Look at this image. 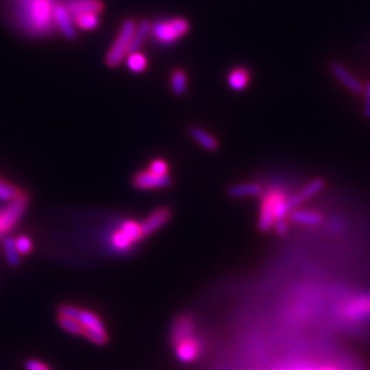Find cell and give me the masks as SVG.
Here are the masks:
<instances>
[{
	"label": "cell",
	"instance_id": "cell-20",
	"mask_svg": "<svg viewBox=\"0 0 370 370\" xmlns=\"http://www.w3.org/2000/svg\"><path fill=\"white\" fill-rule=\"evenodd\" d=\"M133 243L124 235V232L118 228L117 230H114L111 233V237H110V247L111 250H114L118 254H125V252H129L132 248H133Z\"/></svg>",
	"mask_w": 370,
	"mask_h": 370
},
{
	"label": "cell",
	"instance_id": "cell-28",
	"mask_svg": "<svg viewBox=\"0 0 370 370\" xmlns=\"http://www.w3.org/2000/svg\"><path fill=\"white\" fill-rule=\"evenodd\" d=\"M19 195H21V192L17 186L0 179V200L1 202H11L15 197H18Z\"/></svg>",
	"mask_w": 370,
	"mask_h": 370
},
{
	"label": "cell",
	"instance_id": "cell-30",
	"mask_svg": "<svg viewBox=\"0 0 370 370\" xmlns=\"http://www.w3.org/2000/svg\"><path fill=\"white\" fill-rule=\"evenodd\" d=\"M150 172L155 173V175H160V176H166L168 172H169V166L166 164V161L164 160H154L151 164H150Z\"/></svg>",
	"mask_w": 370,
	"mask_h": 370
},
{
	"label": "cell",
	"instance_id": "cell-22",
	"mask_svg": "<svg viewBox=\"0 0 370 370\" xmlns=\"http://www.w3.org/2000/svg\"><path fill=\"white\" fill-rule=\"evenodd\" d=\"M56 323L62 331L73 336H84V327L76 318L56 316Z\"/></svg>",
	"mask_w": 370,
	"mask_h": 370
},
{
	"label": "cell",
	"instance_id": "cell-11",
	"mask_svg": "<svg viewBox=\"0 0 370 370\" xmlns=\"http://www.w3.org/2000/svg\"><path fill=\"white\" fill-rule=\"evenodd\" d=\"M196 335V325L191 316L184 314L176 318L175 325L172 328V345H176L184 339L192 338Z\"/></svg>",
	"mask_w": 370,
	"mask_h": 370
},
{
	"label": "cell",
	"instance_id": "cell-32",
	"mask_svg": "<svg viewBox=\"0 0 370 370\" xmlns=\"http://www.w3.org/2000/svg\"><path fill=\"white\" fill-rule=\"evenodd\" d=\"M364 117L370 121V81L364 84Z\"/></svg>",
	"mask_w": 370,
	"mask_h": 370
},
{
	"label": "cell",
	"instance_id": "cell-16",
	"mask_svg": "<svg viewBox=\"0 0 370 370\" xmlns=\"http://www.w3.org/2000/svg\"><path fill=\"white\" fill-rule=\"evenodd\" d=\"M151 22L147 19H143L139 25H136L132 44H131V52L140 51L142 45L146 43V40L151 36Z\"/></svg>",
	"mask_w": 370,
	"mask_h": 370
},
{
	"label": "cell",
	"instance_id": "cell-29",
	"mask_svg": "<svg viewBox=\"0 0 370 370\" xmlns=\"http://www.w3.org/2000/svg\"><path fill=\"white\" fill-rule=\"evenodd\" d=\"M14 244H15V248H17V251H18V254L21 257L30 254L32 250H33V241L28 236H18V237H15L14 239Z\"/></svg>",
	"mask_w": 370,
	"mask_h": 370
},
{
	"label": "cell",
	"instance_id": "cell-18",
	"mask_svg": "<svg viewBox=\"0 0 370 370\" xmlns=\"http://www.w3.org/2000/svg\"><path fill=\"white\" fill-rule=\"evenodd\" d=\"M291 221L301 225L314 226L323 222V215L313 210H295L291 214Z\"/></svg>",
	"mask_w": 370,
	"mask_h": 370
},
{
	"label": "cell",
	"instance_id": "cell-24",
	"mask_svg": "<svg viewBox=\"0 0 370 370\" xmlns=\"http://www.w3.org/2000/svg\"><path fill=\"white\" fill-rule=\"evenodd\" d=\"M125 59H127V66L135 73H142V72H144L147 69V65H149L147 58L140 51L129 52Z\"/></svg>",
	"mask_w": 370,
	"mask_h": 370
},
{
	"label": "cell",
	"instance_id": "cell-8",
	"mask_svg": "<svg viewBox=\"0 0 370 370\" xmlns=\"http://www.w3.org/2000/svg\"><path fill=\"white\" fill-rule=\"evenodd\" d=\"M54 22H55V28L66 39L74 40L77 37L76 23H74V21H73V18H72V15L65 4L56 3L55 8H54Z\"/></svg>",
	"mask_w": 370,
	"mask_h": 370
},
{
	"label": "cell",
	"instance_id": "cell-13",
	"mask_svg": "<svg viewBox=\"0 0 370 370\" xmlns=\"http://www.w3.org/2000/svg\"><path fill=\"white\" fill-rule=\"evenodd\" d=\"M76 320L84 327V332H87V331H91V332H107L102 318L92 310L80 307Z\"/></svg>",
	"mask_w": 370,
	"mask_h": 370
},
{
	"label": "cell",
	"instance_id": "cell-1",
	"mask_svg": "<svg viewBox=\"0 0 370 370\" xmlns=\"http://www.w3.org/2000/svg\"><path fill=\"white\" fill-rule=\"evenodd\" d=\"M55 0H19L18 22L32 36H48L55 30Z\"/></svg>",
	"mask_w": 370,
	"mask_h": 370
},
{
	"label": "cell",
	"instance_id": "cell-5",
	"mask_svg": "<svg viewBox=\"0 0 370 370\" xmlns=\"http://www.w3.org/2000/svg\"><path fill=\"white\" fill-rule=\"evenodd\" d=\"M175 354L177 360L183 364H192L197 361L203 353V343L202 340L195 335L192 338L184 339L176 345H173Z\"/></svg>",
	"mask_w": 370,
	"mask_h": 370
},
{
	"label": "cell",
	"instance_id": "cell-34",
	"mask_svg": "<svg viewBox=\"0 0 370 370\" xmlns=\"http://www.w3.org/2000/svg\"><path fill=\"white\" fill-rule=\"evenodd\" d=\"M4 237H3V235H1V229H0V240H3Z\"/></svg>",
	"mask_w": 370,
	"mask_h": 370
},
{
	"label": "cell",
	"instance_id": "cell-21",
	"mask_svg": "<svg viewBox=\"0 0 370 370\" xmlns=\"http://www.w3.org/2000/svg\"><path fill=\"white\" fill-rule=\"evenodd\" d=\"M120 229L124 232V235L133 243H139L144 236L143 233V229H142V224H139L138 221H133V219H127L121 224Z\"/></svg>",
	"mask_w": 370,
	"mask_h": 370
},
{
	"label": "cell",
	"instance_id": "cell-19",
	"mask_svg": "<svg viewBox=\"0 0 370 370\" xmlns=\"http://www.w3.org/2000/svg\"><path fill=\"white\" fill-rule=\"evenodd\" d=\"M250 83V73L244 67L233 69L228 76V85L233 91H243Z\"/></svg>",
	"mask_w": 370,
	"mask_h": 370
},
{
	"label": "cell",
	"instance_id": "cell-9",
	"mask_svg": "<svg viewBox=\"0 0 370 370\" xmlns=\"http://www.w3.org/2000/svg\"><path fill=\"white\" fill-rule=\"evenodd\" d=\"M172 184L169 175L160 176L150 171L140 172L133 177V185L139 189H157V188H166Z\"/></svg>",
	"mask_w": 370,
	"mask_h": 370
},
{
	"label": "cell",
	"instance_id": "cell-7",
	"mask_svg": "<svg viewBox=\"0 0 370 370\" xmlns=\"http://www.w3.org/2000/svg\"><path fill=\"white\" fill-rule=\"evenodd\" d=\"M331 73L334 74V77L343 84L345 88H347L351 94L357 95V96H362L364 94V84L354 77L340 62H334L331 63Z\"/></svg>",
	"mask_w": 370,
	"mask_h": 370
},
{
	"label": "cell",
	"instance_id": "cell-23",
	"mask_svg": "<svg viewBox=\"0 0 370 370\" xmlns=\"http://www.w3.org/2000/svg\"><path fill=\"white\" fill-rule=\"evenodd\" d=\"M3 254H4V258L10 266L15 268L21 263V255L18 254V251L15 248L14 237H4L3 239Z\"/></svg>",
	"mask_w": 370,
	"mask_h": 370
},
{
	"label": "cell",
	"instance_id": "cell-10",
	"mask_svg": "<svg viewBox=\"0 0 370 370\" xmlns=\"http://www.w3.org/2000/svg\"><path fill=\"white\" fill-rule=\"evenodd\" d=\"M172 217V213L169 208L166 207H160L155 211H153L146 221L142 224V229L144 236H150L153 233H155L157 230H160L162 226H165L169 219Z\"/></svg>",
	"mask_w": 370,
	"mask_h": 370
},
{
	"label": "cell",
	"instance_id": "cell-33",
	"mask_svg": "<svg viewBox=\"0 0 370 370\" xmlns=\"http://www.w3.org/2000/svg\"><path fill=\"white\" fill-rule=\"evenodd\" d=\"M274 229L279 235H285L287 230H288V226H287V222L285 219H279L274 222Z\"/></svg>",
	"mask_w": 370,
	"mask_h": 370
},
{
	"label": "cell",
	"instance_id": "cell-17",
	"mask_svg": "<svg viewBox=\"0 0 370 370\" xmlns=\"http://www.w3.org/2000/svg\"><path fill=\"white\" fill-rule=\"evenodd\" d=\"M262 193V186L258 183H246V184L233 185L229 188L228 195L235 199L241 197H255Z\"/></svg>",
	"mask_w": 370,
	"mask_h": 370
},
{
	"label": "cell",
	"instance_id": "cell-12",
	"mask_svg": "<svg viewBox=\"0 0 370 370\" xmlns=\"http://www.w3.org/2000/svg\"><path fill=\"white\" fill-rule=\"evenodd\" d=\"M72 18L81 14H96L103 11V3L100 0H69L66 4Z\"/></svg>",
	"mask_w": 370,
	"mask_h": 370
},
{
	"label": "cell",
	"instance_id": "cell-27",
	"mask_svg": "<svg viewBox=\"0 0 370 370\" xmlns=\"http://www.w3.org/2000/svg\"><path fill=\"white\" fill-rule=\"evenodd\" d=\"M324 186H325L324 180H321V179H316V180H313V182H310L309 184L306 185L298 195H299L301 200L305 202V200H307V199H312V197L316 196L317 193H320V192L324 189Z\"/></svg>",
	"mask_w": 370,
	"mask_h": 370
},
{
	"label": "cell",
	"instance_id": "cell-15",
	"mask_svg": "<svg viewBox=\"0 0 370 370\" xmlns=\"http://www.w3.org/2000/svg\"><path fill=\"white\" fill-rule=\"evenodd\" d=\"M189 135L199 146L207 151H215L218 149V140L200 127H192L189 129Z\"/></svg>",
	"mask_w": 370,
	"mask_h": 370
},
{
	"label": "cell",
	"instance_id": "cell-14",
	"mask_svg": "<svg viewBox=\"0 0 370 370\" xmlns=\"http://www.w3.org/2000/svg\"><path fill=\"white\" fill-rule=\"evenodd\" d=\"M274 222H276V217H274L273 199H272V193H269L262 202L259 219H258V228L261 232H269L274 226Z\"/></svg>",
	"mask_w": 370,
	"mask_h": 370
},
{
	"label": "cell",
	"instance_id": "cell-31",
	"mask_svg": "<svg viewBox=\"0 0 370 370\" xmlns=\"http://www.w3.org/2000/svg\"><path fill=\"white\" fill-rule=\"evenodd\" d=\"M25 370H54L50 365H47L45 362L36 360V358H30L25 362Z\"/></svg>",
	"mask_w": 370,
	"mask_h": 370
},
{
	"label": "cell",
	"instance_id": "cell-26",
	"mask_svg": "<svg viewBox=\"0 0 370 370\" xmlns=\"http://www.w3.org/2000/svg\"><path fill=\"white\" fill-rule=\"evenodd\" d=\"M76 26L83 30H94L99 25V15L96 14H81L73 18Z\"/></svg>",
	"mask_w": 370,
	"mask_h": 370
},
{
	"label": "cell",
	"instance_id": "cell-3",
	"mask_svg": "<svg viewBox=\"0 0 370 370\" xmlns=\"http://www.w3.org/2000/svg\"><path fill=\"white\" fill-rule=\"evenodd\" d=\"M135 29H136L135 21H132V19L124 21L111 48L109 50V52L106 55L107 66L116 67L128 56V54L131 52V44H132Z\"/></svg>",
	"mask_w": 370,
	"mask_h": 370
},
{
	"label": "cell",
	"instance_id": "cell-4",
	"mask_svg": "<svg viewBox=\"0 0 370 370\" xmlns=\"http://www.w3.org/2000/svg\"><path fill=\"white\" fill-rule=\"evenodd\" d=\"M28 203V196L25 193H21L18 197L8 202L4 208H0V229L3 237H7V235L18 225L26 211Z\"/></svg>",
	"mask_w": 370,
	"mask_h": 370
},
{
	"label": "cell",
	"instance_id": "cell-25",
	"mask_svg": "<svg viewBox=\"0 0 370 370\" xmlns=\"http://www.w3.org/2000/svg\"><path fill=\"white\" fill-rule=\"evenodd\" d=\"M172 91L177 96H183L188 89V77L183 70H175L171 78Z\"/></svg>",
	"mask_w": 370,
	"mask_h": 370
},
{
	"label": "cell",
	"instance_id": "cell-6",
	"mask_svg": "<svg viewBox=\"0 0 370 370\" xmlns=\"http://www.w3.org/2000/svg\"><path fill=\"white\" fill-rule=\"evenodd\" d=\"M342 316L349 321H362L370 317V295L356 296L342 307Z\"/></svg>",
	"mask_w": 370,
	"mask_h": 370
},
{
	"label": "cell",
	"instance_id": "cell-2",
	"mask_svg": "<svg viewBox=\"0 0 370 370\" xmlns=\"http://www.w3.org/2000/svg\"><path fill=\"white\" fill-rule=\"evenodd\" d=\"M189 30V22L185 18L162 19L151 25V37L160 44H173Z\"/></svg>",
	"mask_w": 370,
	"mask_h": 370
}]
</instances>
